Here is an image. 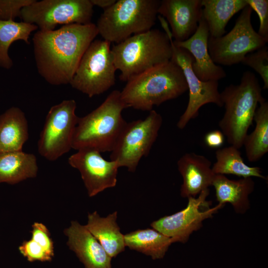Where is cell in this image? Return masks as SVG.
Instances as JSON below:
<instances>
[{
    "label": "cell",
    "mask_w": 268,
    "mask_h": 268,
    "mask_svg": "<svg viewBox=\"0 0 268 268\" xmlns=\"http://www.w3.org/2000/svg\"><path fill=\"white\" fill-rule=\"evenodd\" d=\"M98 34L93 23L38 30L32 42L39 74L53 85L69 84L83 54Z\"/></svg>",
    "instance_id": "6da1fadb"
},
{
    "label": "cell",
    "mask_w": 268,
    "mask_h": 268,
    "mask_svg": "<svg viewBox=\"0 0 268 268\" xmlns=\"http://www.w3.org/2000/svg\"><path fill=\"white\" fill-rule=\"evenodd\" d=\"M187 90L182 68L170 60L127 81L121 95L128 108L150 111L154 106L177 98Z\"/></svg>",
    "instance_id": "7a4b0ae2"
},
{
    "label": "cell",
    "mask_w": 268,
    "mask_h": 268,
    "mask_svg": "<svg viewBox=\"0 0 268 268\" xmlns=\"http://www.w3.org/2000/svg\"><path fill=\"white\" fill-rule=\"evenodd\" d=\"M256 75L246 71L239 84H231L220 92L225 112L218 126L230 145L238 149L243 146L258 106L266 100Z\"/></svg>",
    "instance_id": "3957f363"
},
{
    "label": "cell",
    "mask_w": 268,
    "mask_h": 268,
    "mask_svg": "<svg viewBox=\"0 0 268 268\" xmlns=\"http://www.w3.org/2000/svg\"><path fill=\"white\" fill-rule=\"evenodd\" d=\"M127 108L121 91H112L97 108L78 118L72 148L76 150L89 148L101 153L111 152L127 123L122 114Z\"/></svg>",
    "instance_id": "277c9868"
},
{
    "label": "cell",
    "mask_w": 268,
    "mask_h": 268,
    "mask_svg": "<svg viewBox=\"0 0 268 268\" xmlns=\"http://www.w3.org/2000/svg\"><path fill=\"white\" fill-rule=\"evenodd\" d=\"M119 78L127 82L140 74L171 60L169 37L157 29L132 35L111 48Z\"/></svg>",
    "instance_id": "5b68a950"
},
{
    "label": "cell",
    "mask_w": 268,
    "mask_h": 268,
    "mask_svg": "<svg viewBox=\"0 0 268 268\" xmlns=\"http://www.w3.org/2000/svg\"><path fill=\"white\" fill-rule=\"evenodd\" d=\"M159 0H118L104 10L96 27L110 43L118 44L133 34L145 32L155 24Z\"/></svg>",
    "instance_id": "8992f818"
},
{
    "label": "cell",
    "mask_w": 268,
    "mask_h": 268,
    "mask_svg": "<svg viewBox=\"0 0 268 268\" xmlns=\"http://www.w3.org/2000/svg\"><path fill=\"white\" fill-rule=\"evenodd\" d=\"M110 46L104 40H94L90 44L69 83L72 88L91 98L115 84L117 68Z\"/></svg>",
    "instance_id": "52a82bcc"
},
{
    "label": "cell",
    "mask_w": 268,
    "mask_h": 268,
    "mask_svg": "<svg viewBox=\"0 0 268 268\" xmlns=\"http://www.w3.org/2000/svg\"><path fill=\"white\" fill-rule=\"evenodd\" d=\"M252 11L249 5H246L228 33L217 38L209 37L208 52L215 64L226 66L239 64L247 54L266 46L268 40L253 27Z\"/></svg>",
    "instance_id": "ba28073f"
},
{
    "label": "cell",
    "mask_w": 268,
    "mask_h": 268,
    "mask_svg": "<svg viewBox=\"0 0 268 268\" xmlns=\"http://www.w3.org/2000/svg\"><path fill=\"white\" fill-rule=\"evenodd\" d=\"M162 122L161 115L154 110L143 120L127 122L111 151L110 160L134 172L140 159L149 154Z\"/></svg>",
    "instance_id": "9c48e42d"
},
{
    "label": "cell",
    "mask_w": 268,
    "mask_h": 268,
    "mask_svg": "<svg viewBox=\"0 0 268 268\" xmlns=\"http://www.w3.org/2000/svg\"><path fill=\"white\" fill-rule=\"evenodd\" d=\"M73 99L65 100L51 107L37 143L39 154L49 161L57 160L72 149L78 117Z\"/></svg>",
    "instance_id": "30bf717a"
},
{
    "label": "cell",
    "mask_w": 268,
    "mask_h": 268,
    "mask_svg": "<svg viewBox=\"0 0 268 268\" xmlns=\"http://www.w3.org/2000/svg\"><path fill=\"white\" fill-rule=\"evenodd\" d=\"M93 6L91 0H35L22 9L19 18L40 30L51 31L59 24L92 23Z\"/></svg>",
    "instance_id": "8fae6325"
},
{
    "label": "cell",
    "mask_w": 268,
    "mask_h": 268,
    "mask_svg": "<svg viewBox=\"0 0 268 268\" xmlns=\"http://www.w3.org/2000/svg\"><path fill=\"white\" fill-rule=\"evenodd\" d=\"M158 19L171 42V60L182 68L189 91L187 108L177 123V127L182 130L190 120L198 116L199 110L203 105L213 103L219 107L223 106L218 90V81H202L199 79L192 68L194 60L192 55L186 49L174 44L170 29L166 20L162 17Z\"/></svg>",
    "instance_id": "7c38bea8"
},
{
    "label": "cell",
    "mask_w": 268,
    "mask_h": 268,
    "mask_svg": "<svg viewBox=\"0 0 268 268\" xmlns=\"http://www.w3.org/2000/svg\"><path fill=\"white\" fill-rule=\"evenodd\" d=\"M209 190L202 191L198 198H188L187 206L170 215L153 221L151 226L162 234L171 238L174 242L186 243L191 234L199 230L202 222L211 218L224 205L218 203L210 207L211 201L206 200Z\"/></svg>",
    "instance_id": "4fadbf2b"
},
{
    "label": "cell",
    "mask_w": 268,
    "mask_h": 268,
    "mask_svg": "<svg viewBox=\"0 0 268 268\" xmlns=\"http://www.w3.org/2000/svg\"><path fill=\"white\" fill-rule=\"evenodd\" d=\"M68 163L79 171L90 197L114 187L117 184L120 168L118 163L115 161L105 160L101 152L96 150H78L68 157Z\"/></svg>",
    "instance_id": "5bb4252c"
},
{
    "label": "cell",
    "mask_w": 268,
    "mask_h": 268,
    "mask_svg": "<svg viewBox=\"0 0 268 268\" xmlns=\"http://www.w3.org/2000/svg\"><path fill=\"white\" fill-rule=\"evenodd\" d=\"M202 0H162L158 13L170 25L173 40L183 42L196 31L202 17Z\"/></svg>",
    "instance_id": "9a60e30c"
},
{
    "label": "cell",
    "mask_w": 268,
    "mask_h": 268,
    "mask_svg": "<svg viewBox=\"0 0 268 268\" xmlns=\"http://www.w3.org/2000/svg\"><path fill=\"white\" fill-rule=\"evenodd\" d=\"M209 30L204 20L199 23L195 33L183 42H176L175 45L187 50L193 56L192 69L196 76L202 81H217L225 78L226 73L220 66L212 60L208 50Z\"/></svg>",
    "instance_id": "2e32d148"
},
{
    "label": "cell",
    "mask_w": 268,
    "mask_h": 268,
    "mask_svg": "<svg viewBox=\"0 0 268 268\" xmlns=\"http://www.w3.org/2000/svg\"><path fill=\"white\" fill-rule=\"evenodd\" d=\"M67 244L76 255L85 268H112V258L99 241L77 221H71L64 229Z\"/></svg>",
    "instance_id": "e0dca14e"
},
{
    "label": "cell",
    "mask_w": 268,
    "mask_h": 268,
    "mask_svg": "<svg viewBox=\"0 0 268 268\" xmlns=\"http://www.w3.org/2000/svg\"><path fill=\"white\" fill-rule=\"evenodd\" d=\"M178 170L183 179L180 189L183 198L196 197L212 186L215 174L211 162L205 156L194 152L186 153L177 161Z\"/></svg>",
    "instance_id": "ac0fdd59"
},
{
    "label": "cell",
    "mask_w": 268,
    "mask_h": 268,
    "mask_svg": "<svg viewBox=\"0 0 268 268\" xmlns=\"http://www.w3.org/2000/svg\"><path fill=\"white\" fill-rule=\"evenodd\" d=\"M28 138V121L20 108L11 107L0 115V154L22 150Z\"/></svg>",
    "instance_id": "d6986e66"
},
{
    "label": "cell",
    "mask_w": 268,
    "mask_h": 268,
    "mask_svg": "<svg viewBox=\"0 0 268 268\" xmlns=\"http://www.w3.org/2000/svg\"><path fill=\"white\" fill-rule=\"evenodd\" d=\"M212 186L218 203H230L238 213H244L250 207L249 196L253 192L255 183L251 177L231 180L224 175L215 174Z\"/></svg>",
    "instance_id": "ffe728a7"
},
{
    "label": "cell",
    "mask_w": 268,
    "mask_h": 268,
    "mask_svg": "<svg viewBox=\"0 0 268 268\" xmlns=\"http://www.w3.org/2000/svg\"><path fill=\"white\" fill-rule=\"evenodd\" d=\"M117 218L116 211L105 217H101L95 211L88 214L87 223L85 225L112 258L123 252L126 247Z\"/></svg>",
    "instance_id": "44dd1931"
},
{
    "label": "cell",
    "mask_w": 268,
    "mask_h": 268,
    "mask_svg": "<svg viewBox=\"0 0 268 268\" xmlns=\"http://www.w3.org/2000/svg\"><path fill=\"white\" fill-rule=\"evenodd\" d=\"M38 172L34 154L22 150L0 154V183L14 185L35 178Z\"/></svg>",
    "instance_id": "7402d4cb"
},
{
    "label": "cell",
    "mask_w": 268,
    "mask_h": 268,
    "mask_svg": "<svg viewBox=\"0 0 268 268\" xmlns=\"http://www.w3.org/2000/svg\"><path fill=\"white\" fill-rule=\"evenodd\" d=\"M247 5L246 0H202V17L207 25L209 36L224 35L230 19Z\"/></svg>",
    "instance_id": "603a6c76"
},
{
    "label": "cell",
    "mask_w": 268,
    "mask_h": 268,
    "mask_svg": "<svg viewBox=\"0 0 268 268\" xmlns=\"http://www.w3.org/2000/svg\"><path fill=\"white\" fill-rule=\"evenodd\" d=\"M125 246L149 256L153 260L162 259L173 240L154 229H138L124 235Z\"/></svg>",
    "instance_id": "cb8c5ba5"
},
{
    "label": "cell",
    "mask_w": 268,
    "mask_h": 268,
    "mask_svg": "<svg viewBox=\"0 0 268 268\" xmlns=\"http://www.w3.org/2000/svg\"><path fill=\"white\" fill-rule=\"evenodd\" d=\"M230 145L218 148L215 151L216 162L212 166L215 174L234 175L242 178L256 177L266 179L261 168L250 167L244 162L239 150Z\"/></svg>",
    "instance_id": "d4e9b609"
},
{
    "label": "cell",
    "mask_w": 268,
    "mask_h": 268,
    "mask_svg": "<svg viewBox=\"0 0 268 268\" xmlns=\"http://www.w3.org/2000/svg\"><path fill=\"white\" fill-rule=\"evenodd\" d=\"M253 121L254 131L246 136L243 146L248 161L255 162L268 151V102L265 100L257 107Z\"/></svg>",
    "instance_id": "484cf974"
},
{
    "label": "cell",
    "mask_w": 268,
    "mask_h": 268,
    "mask_svg": "<svg viewBox=\"0 0 268 268\" xmlns=\"http://www.w3.org/2000/svg\"><path fill=\"white\" fill-rule=\"evenodd\" d=\"M31 237L22 242L18 249L30 262H50L54 257V246L48 229L41 222L32 225Z\"/></svg>",
    "instance_id": "4316f807"
},
{
    "label": "cell",
    "mask_w": 268,
    "mask_h": 268,
    "mask_svg": "<svg viewBox=\"0 0 268 268\" xmlns=\"http://www.w3.org/2000/svg\"><path fill=\"white\" fill-rule=\"evenodd\" d=\"M33 24L15 20H0V67L10 69L13 63L8 54L11 45L18 40L29 44L30 36L38 29Z\"/></svg>",
    "instance_id": "83f0119b"
},
{
    "label": "cell",
    "mask_w": 268,
    "mask_h": 268,
    "mask_svg": "<svg viewBox=\"0 0 268 268\" xmlns=\"http://www.w3.org/2000/svg\"><path fill=\"white\" fill-rule=\"evenodd\" d=\"M241 63L259 74L264 82L263 88H268V48L267 46L247 54Z\"/></svg>",
    "instance_id": "f1b7e54d"
},
{
    "label": "cell",
    "mask_w": 268,
    "mask_h": 268,
    "mask_svg": "<svg viewBox=\"0 0 268 268\" xmlns=\"http://www.w3.org/2000/svg\"><path fill=\"white\" fill-rule=\"evenodd\" d=\"M35 0H0V20H14L21 11Z\"/></svg>",
    "instance_id": "f546056e"
},
{
    "label": "cell",
    "mask_w": 268,
    "mask_h": 268,
    "mask_svg": "<svg viewBox=\"0 0 268 268\" xmlns=\"http://www.w3.org/2000/svg\"><path fill=\"white\" fill-rule=\"evenodd\" d=\"M248 5L257 13L260 20L258 33L268 40V0H246Z\"/></svg>",
    "instance_id": "4dcf8cb0"
},
{
    "label": "cell",
    "mask_w": 268,
    "mask_h": 268,
    "mask_svg": "<svg viewBox=\"0 0 268 268\" xmlns=\"http://www.w3.org/2000/svg\"><path fill=\"white\" fill-rule=\"evenodd\" d=\"M224 135L220 130H214L207 133L204 137L206 145L211 148H219L224 142Z\"/></svg>",
    "instance_id": "1f68e13d"
},
{
    "label": "cell",
    "mask_w": 268,
    "mask_h": 268,
    "mask_svg": "<svg viewBox=\"0 0 268 268\" xmlns=\"http://www.w3.org/2000/svg\"><path fill=\"white\" fill-rule=\"evenodd\" d=\"M93 6H97L103 8L104 10L108 8L113 5L116 0H91Z\"/></svg>",
    "instance_id": "d6a6232c"
}]
</instances>
